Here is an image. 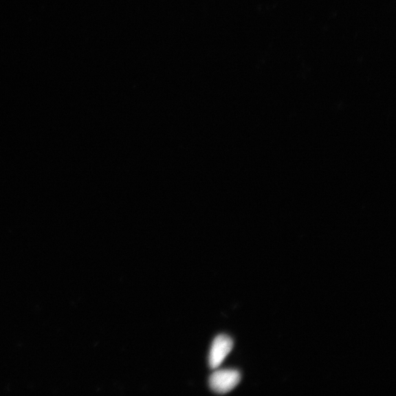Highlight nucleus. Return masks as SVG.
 Instances as JSON below:
<instances>
[{
	"label": "nucleus",
	"mask_w": 396,
	"mask_h": 396,
	"mask_svg": "<svg viewBox=\"0 0 396 396\" xmlns=\"http://www.w3.org/2000/svg\"><path fill=\"white\" fill-rule=\"evenodd\" d=\"M233 340L226 335L217 336L212 344L210 355H209V366L216 369L229 355L233 349Z\"/></svg>",
	"instance_id": "obj_2"
},
{
	"label": "nucleus",
	"mask_w": 396,
	"mask_h": 396,
	"mask_svg": "<svg viewBox=\"0 0 396 396\" xmlns=\"http://www.w3.org/2000/svg\"><path fill=\"white\" fill-rule=\"evenodd\" d=\"M241 380L240 373L236 370H219L212 374L209 379L211 389L219 394L233 390Z\"/></svg>",
	"instance_id": "obj_1"
}]
</instances>
